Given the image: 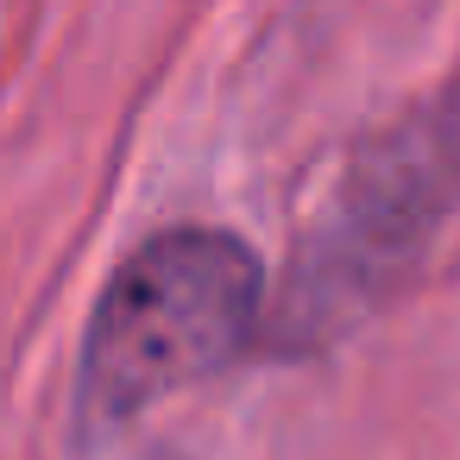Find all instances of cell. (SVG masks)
<instances>
[{"mask_svg":"<svg viewBox=\"0 0 460 460\" xmlns=\"http://www.w3.org/2000/svg\"><path fill=\"white\" fill-rule=\"evenodd\" d=\"M460 208V76L366 133L296 227L271 290L265 347L322 353L366 328Z\"/></svg>","mask_w":460,"mask_h":460,"instance_id":"6da1fadb","label":"cell"},{"mask_svg":"<svg viewBox=\"0 0 460 460\" xmlns=\"http://www.w3.org/2000/svg\"><path fill=\"white\" fill-rule=\"evenodd\" d=\"M271 290L259 252L227 227H158L102 284L83 359V429H120L183 385H202L265 341Z\"/></svg>","mask_w":460,"mask_h":460,"instance_id":"7a4b0ae2","label":"cell"}]
</instances>
